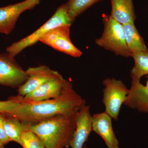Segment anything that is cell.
<instances>
[{
	"mask_svg": "<svg viewBox=\"0 0 148 148\" xmlns=\"http://www.w3.org/2000/svg\"><path fill=\"white\" fill-rule=\"evenodd\" d=\"M85 105V101L73 86L57 98L36 103H21L14 110L3 114L30 125L57 115L77 113Z\"/></svg>",
	"mask_w": 148,
	"mask_h": 148,
	"instance_id": "6da1fadb",
	"label": "cell"
},
{
	"mask_svg": "<svg viewBox=\"0 0 148 148\" xmlns=\"http://www.w3.org/2000/svg\"><path fill=\"white\" fill-rule=\"evenodd\" d=\"M77 113L57 115L29 125V130L41 139L45 148L70 147L76 126Z\"/></svg>",
	"mask_w": 148,
	"mask_h": 148,
	"instance_id": "7a4b0ae2",
	"label": "cell"
},
{
	"mask_svg": "<svg viewBox=\"0 0 148 148\" xmlns=\"http://www.w3.org/2000/svg\"><path fill=\"white\" fill-rule=\"evenodd\" d=\"M74 21L68 12L66 4H64L57 9L53 16L45 24L28 36L13 43L7 47L6 51L14 57L26 48L40 41V39L50 30L60 26H71Z\"/></svg>",
	"mask_w": 148,
	"mask_h": 148,
	"instance_id": "3957f363",
	"label": "cell"
},
{
	"mask_svg": "<svg viewBox=\"0 0 148 148\" xmlns=\"http://www.w3.org/2000/svg\"><path fill=\"white\" fill-rule=\"evenodd\" d=\"M104 29L101 38L95 40L99 46L111 51L116 55L125 57L132 56L127 47L123 25L115 20L110 15L103 16Z\"/></svg>",
	"mask_w": 148,
	"mask_h": 148,
	"instance_id": "277c9868",
	"label": "cell"
},
{
	"mask_svg": "<svg viewBox=\"0 0 148 148\" xmlns=\"http://www.w3.org/2000/svg\"><path fill=\"white\" fill-rule=\"evenodd\" d=\"M102 102L106 112L114 120L117 121L123 104L126 101L129 89L121 81L107 78L103 81Z\"/></svg>",
	"mask_w": 148,
	"mask_h": 148,
	"instance_id": "5b68a950",
	"label": "cell"
},
{
	"mask_svg": "<svg viewBox=\"0 0 148 148\" xmlns=\"http://www.w3.org/2000/svg\"><path fill=\"white\" fill-rule=\"evenodd\" d=\"M73 84L60 74L47 81L36 90L24 97L19 96L21 103H32L57 98L66 91Z\"/></svg>",
	"mask_w": 148,
	"mask_h": 148,
	"instance_id": "8992f818",
	"label": "cell"
},
{
	"mask_svg": "<svg viewBox=\"0 0 148 148\" xmlns=\"http://www.w3.org/2000/svg\"><path fill=\"white\" fill-rule=\"evenodd\" d=\"M9 53H0V85L18 87L28 79L26 71Z\"/></svg>",
	"mask_w": 148,
	"mask_h": 148,
	"instance_id": "52a82bcc",
	"label": "cell"
},
{
	"mask_svg": "<svg viewBox=\"0 0 148 148\" xmlns=\"http://www.w3.org/2000/svg\"><path fill=\"white\" fill-rule=\"evenodd\" d=\"M70 26H62L50 30L40 40L56 50L74 57H79L82 52L76 47L70 37Z\"/></svg>",
	"mask_w": 148,
	"mask_h": 148,
	"instance_id": "ba28073f",
	"label": "cell"
},
{
	"mask_svg": "<svg viewBox=\"0 0 148 148\" xmlns=\"http://www.w3.org/2000/svg\"><path fill=\"white\" fill-rule=\"evenodd\" d=\"M38 0H24L21 2L0 7V33L8 35L13 31L21 14L32 9Z\"/></svg>",
	"mask_w": 148,
	"mask_h": 148,
	"instance_id": "9c48e42d",
	"label": "cell"
},
{
	"mask_svg": "<svg viewBox=\"0 0 148 148\" xmlns=\"http://www.w3.org/2000/svg\"><path fill=\"white\" fill-rule=\"evenodd\" d=\"M26 72L28 79L18 89V95L22 97L33 92L45 82L60 75L58 72L45 65L29 68Z\"/></svg>",
	"mask_w": 148,
	"mask_h": 148,
	"instance_id": "30bf717a",
	"label": "cell"
},
{
	"mask_svg": "<svg viewBox=\"0 0 148 148\" xmlns=\"http://www.w3.org/2000/svg\"><path fill=\"white\" fill-rule=\"evenodd\" d=\"M90 106L84 105L77 114L76 126L70 143L71 148H83L92 131Z\"/></svg>",
	"mask_w": 148,
	"mask_h": 148,
	"instance_id": "8fae6325",
	"label": "cell"
},
{
	"mask_svg": "<svg viewBox=\"0 0 148 148\" xmlns=\"http://www.w3.org/2000/svg\"><path fill=\"white\" fill-rule=\"evenodd\" d=\"M112 119L104 112L92 116V131L103 139L108 148H119V143L112 125Z\"/></svg>",
	"mask_w": 148,
	"mask_h": 148,
	"instance_id": "7c38bea8",
	"label": "cell"
},
{
	"mask_svg": "<svg viewBox=\"0 0 148 148\" xmlns=\"http://www.w3.org/2000/svg\"><path fill=\"white\" fill-rule=\"evenodd\" d=\"M147 78L145 86L140 80L132 78L131 87L124 103L128 108L144 113H148V76Z\"/></svg>",
	"mask_w": 148,
	"mask_h": 148,
	"instance_id": "4fadbf2b",
	"label": "cell"
},
{
	"mask_svg": "<svg viewBox=\"0 0 148 148\" xmlns=\"http://www.w3.org/2000/svg\"><path fill=\"white\" fill-rule=\"evenodd\" d=\"M111 4L112 18L123 25L134 23L136 16L132 0H111Z\"/></svg>",
	"mask_w": 148,
	"mask_h": 148,
	"instance_id": "5bb4252c",
	"label": "cell"
},
{
	"mask_svg": "<svg viewBox=\"0 0 148 148\" xmlns=\"http://www.w3.org/2000/svg\"><path fill=\"white\" fill-rule=\"evenodd\" d=\"M123 27L126 44L132 54L148 50L134 23L125 24Z\"/></svg>",
	"mask_w": 148,
	"mask_h": 148,
	"instance_id": "9a60e30c",
	"label": "cell"
},
{
	"mask_svg": "<svg viewBox=\"0 0 148 148\" xmlns=\"http://www.w3.org/2000/svg\"><path fill=\"white\" fill-rule=\"evenodd\" d=\"M3 123L5 132L11 142L13 141L19 144L21 135L29 130V125L24 124L13 117L5 116Z\"/></svg>",
	"mask_w": 148,
	"mask_h": 148,
	"instance_id": "2e32d148",
	"label": "cell"
},
{
	"mask_svg": "<svg viewBox=\"0 0 148 148\" xmlns=\"http://www.w3.org/2000/svg\"><path fill=\"white\" fill-rule=\"evenodd\" d=\"M132 57L135 64L130 72L131 77L140 80L148 75V50L132 53Z\"/></svg>",
	"mask_w": 148,
	"mask_h": 148,
	"instance_id": "e0dca14e",
	"label": "cell"
},
{
	"mask_svg": "<svg viewBox=\"0 0 148 148\" xmlns=\"http://www.w3.org/2000/svg\"><path fill=\"white\" fill-rule=\"evenodd\" d=\"M100 1L101 0H69L65 4L70 16L75 20L81 14Z\"/></svg>",
	"mask_w": 148,
	"mask_h": 148,
	"instance_id": "ac0fdd59",
	"label": "cell"
},
{
	"mask_svg": "<svg viewBox=\"0 0 148 148\" xmlns=\"http://www.w3.org/2000/svg\"><path fill=\"white\" fill-rule=\"evenodd\" d=\"M19 145L23 148H45L42 141L30 130L21 135Z\"/></svg>",
	"mask_w": 148,
	"mask_h": 148,
	"instance_id": "d6986e66",
	"label": "cell"
},
{
	"mask_svg": "<svg viewBox=\"0 0 148 148\" xmlns=\"http://www.w3.org/2000/svg\"><path fill=\"white\" fill-rule=\"evenodd\" d=\"M19 96L17 95L10 97L5 101H0V113L7 114L15 110L21 104Z\"/></svg>",
	"mask_w": 148,
	"mask_h": 148,
	"instance_id": "ffe728a7",
	"label": "cell"
},
{
	"mask_svg": "<svg viewBox=\"0 0 148 148\" xmlns=\"http://www.w3.org/2000/svg\"><path fill=\"white\" fill-rule=\"evenodd\" d=\"M4 119L5 116L3 114L0 113V140L4 145H6L11 141L4 127L3 121Z\"/></svg>",
	"mask_w": 148,
	"mask_h": 148,
	"instance_id": "44dd1931",
	"label": "cell"
},
{
	"mask_svg": "<svg viewBox=\"0 0 148 148\" xmlns=\"http://www.w3.org/2000/svg\"><path fill=\"white\" fill-rule=\"evenodd\" d=\"M3 142L0 140V148H5Z\"/></svg>",
	"mask_w": 148,
	"mask_h": 148,
	"instance_id": "7402d4cb",
	"label": "cell"
},
{
	"mask_svg": "<svg viewBox=\"0 0 148 148\" xmlns=\"http://www.w3.org/2000/svg\"><path fill=\"white\" fill-rule=\"evenodd\" d=\"M83 148H87V147H86V145H84V146Z\"/></svg>",
	"mask_w": 148,
	"mask_h": 148,
	"instance_id": "603a6c76",
	"label": "cell"
},
{
	"mask_svg": "<svg viewBox=\"0 0 148 148\" xmlns=\"http://www.w3.org/2000/svg\"><path fill=\"white\" fill-rule=\"evenodd\" d=\"M38 1H41V0H38Z\"/></svg>",
	"mask_w": 148,
	"mask_h": 148,
	"instance_id": "cb8c5ba5",
	"label": "cell"
}]
</instances>
